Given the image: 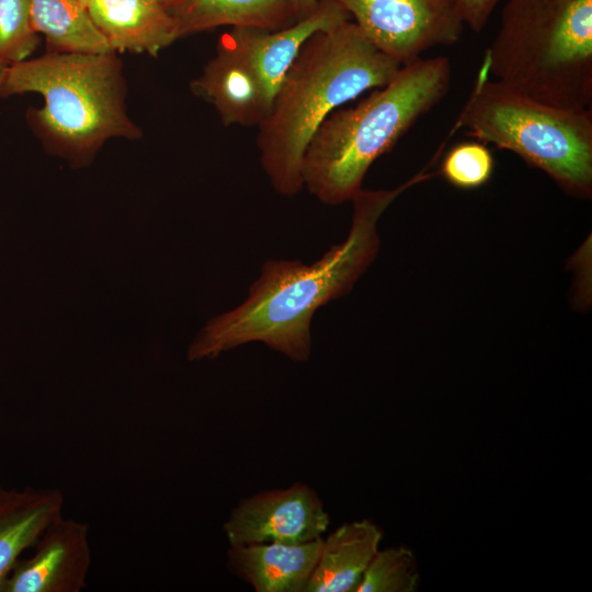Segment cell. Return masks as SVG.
Listing matches in <instances>:
<instances>
[{"label": "cell", "instance_id": "cell-1", "mask_svg": "<svg viewBox=\"0 0 592 592\" xmlns=\"http://www.w3.org/2000/svg\"><path fill=\"white\" fill-rule=\"evenodd\" d=\"M419 173L392 190L361 189L351 200L353 219L345 240L311 264L269 260L236 308L209 319L187 348L189 361L213 360L250 342H261L294 362L311 353V320L331 300L346 295L377 255V223L405 190L426 180Z\"/></svg>", "mask_w": 592, "mask_h": 592}, {"label": "cell", "instance_id": "cell-2", "mask_svg": "<svg viewBox=\"0 0 592 592\" xmlns=\"http://www.w3.org/2000/svg\"><path fill=\"white\" fill-rule=\"evenodd\" d=\"M400 67L352 20L312 34L258 126L260 162L272 187L287 197L299 193L303 156L320 124L344 103L385 86Z\"/></svg>", "mask_w": 592, "mask_h": 592}, {"label": "cell", "instance_id": "cell-3", "mask_svg": "<svg viewBox=\"0 0 592 592\" xmlns=\"http://www.w3.org/2000/svg\"><path fill=\"white\" fill-rule=\"evenodd\" d=\"M38 93L26 122L45 151L71 168L90 166L111 138L137 140L127 114V81L116 53H50L8 67L0 96Z\"/></svg>", "mask_w": 592, "mask_h": 592}, {"label": "cell", "instance_id": "cell-4", "mask_svg": "<svg viewBox=\"0 0 592 592\" xmlns=\"http://www.w3.org/2000/svg\"><path fill=\"white\" fill-rule=\"evenodd\" d=\"M451 77L446 56L418 58L355 106L333 111L305 149L303 189L327 205L351 201L375 160L446 95Z\"/></svg>", "mask_w": 592, "mask_h": 592}, {"label": "cell", "instance_id": "cell-5", "mask_svg": "<svg viewBox=\"0 0 592 592\" xmlns=\"http://www.w3.org/2000/svg\"><path fill=\"white\" fill-rule=\"evenodd\" d=\"M481 68L540 102L591 110L592 0H506Z\"/></svg>", "mask_w": 592, "mask_h": 592}, {"label": "cell", "instance_id": "cell-6", "mask_svg": "<svg viewBox=\"0 0 592 592\" xmlns=\"http://www.w3.org/2000/svg\"><path fill=\"white\" fill-rule=\"evenodd\" d=\"M456 126L483 144L514 152L568 194L591 197L592 110L540 102L489 79L481 68Z\"/></svg>", "mask_w": 592, "mask_h": 592}, {"label": "cell", "instance_id": "cell-7", "mask_svg": "<svg viewBox=\"0 0 592 592\" xmlns=\"http://www.w3.org/2000/svg\"><path fill=\"white\" fill-rule=\"evenodd\" d=\"M383 53L401 66L430 48L459 41L464 22L453 0H335Z\"/></svg>", "mask_w": 592, "mask_h": 592}, {"label": "cell", "instance_id": "cell-8", "mask_svg": "<svg viewBox=\"0 0 592 592\" xmlns=\"http://www.w3.org/2000/svg\"><path fill=\"white\" fill-rule=\"evenodd\" d=\"M329 514L316 491L296 482L240 500L223 528L229 546L303 544L321 538Z\"/></svg>", "mask_w": 592, "mask_h": 592}, {"label": "cell", "instance_id": "cell-9", "mask_svg": "<svg viewBox=\"0 0 592 592\" xmlns=\"http://www.w3.org/2000/svg\"><path fill=\"white\" fill-rule=\"evenodd\" d=\"M88 524L59 516L41 535L31 557L18 560L1 592H79L91 565Z\"/></svg>", "mask_w": 592, "mask_h": 592}, {"label": "cell", "instance_id": "cell-10", "mask_svg": "<svg viewBox=\"0 0 592 592\" xmlns=\"http://www.w3.org/2000/svg\"><path fill=\"white\" fill-rule=\"evenodd\" d=\"M190 88L214 106L225 126H259L274 100L229 32L220 36L215 55Z\"/></svg>", "mask_w": 592, "mask_h": 592}, {"label": "cell", "instance_id": "cell-11", "mask_svg": "<svg viewBox=\"0 0 592 592\" xmlns=\"http://www.w3.org/2000/svg\"><path fill=\"white\" fill-rule=\"evenodd\" d=\"M93 23L116 54L156 57L181 38L171 8L152 0H91Z\"/></svg>", "mask_w": 592, "mask_h": 592}, {"label": "cell", "instance_id": "cell-12", "mask_svg": "<svg viewBox=\"0 0 592 592\" xmlns=\"http://www.w3.org/2000/svg\"><path fill=\"white\" fill-rule=\"evenodd\" d=\"M321 543L229 546L227 568L257 592H306Z\"/></svg>", "mask_w": 592, "mask_h": 592}, {"label": "cell", "instance_id": "cell-13", "mask_svg": "<svg viewBox=\"0 0 592 592\" xmlns=\"http://www.w3.org/2000/svg\"><path fill=\"white\" fill-rule=\"evenodd\" d=\"M62 505L57 489L0 490V592L21 554L61 516Z\"/></svg>", "mask_w": 592, "mask_h": 592}, {"label": "cell", "instance_id": "cell-14", "mask_svg": "<svg viewBox=\"0 0 592 592\" xmlns=\"http://www.w3.org/2000/svg\"><path fill=\"white\" fill-rule=\"evenodd\" d=\"M383 533L368 520L344 523L326 538L306 592H355Z\"/></svg>", "mask_w": 592, "mask_h": 592}, {"label": "cell", "instance_id": "cell-15", "mask_svg": "<svg viewBox=\"0 0 592 592\" xmlns=\"http://www.w3.org/2000/svg\"><path fill=\"white\" fill-rule=\"evenodd\" d=\"M180 37L221 26L277 30L296 20L286 0H173Z\"/></svg>", "mask_w": 592, "mask_h": 592}, {"label": "cell", "instance_id": "cell-16", "mask_svg": "<svg viewBox=\"0 0 592 592\" xmlns=\"http://www.w3.org/2000/svg\"><path fill=\"white\" fill-rule=\"evenodd\" d=\"M34 30L50 53H113L82 0H29Z\"/></svg>", "mask_w": 592, "mask_h": 592}, {"label": "cell", "instance_id": "cell-17", "mask_svg": "<svg viewBox=\"0 0 592 592\" xmlns=\"http://www.w3.org/2000/svg\"><path fill=\"white\" fill-rule=\"evenodd\" d=\"M419 582L417 560L405 546L377 550L355 592H413Z\"/></svg>", "mask_w": 592, "mask_h": 592}, {"label": "cell", "instance_id": "cell-18", "mask_svg": "<svg viewBox=\"0 0 592 592\" xmlns=\"http://www.w3.org/2000/svg\"><path fill=\"white\" fill-rule=\"evenodd\" d=\"M38 44L29 0H0V62L10 66L26 60Z\"/></svg>", "mask_w": 592, "mask_h": 592}, {"label": "cell", "instance_id": "cell-19", "mask_svg": "<svg viewBox=\"0 0 592 592\" xmlns=\"http://www.w3.org/2000/svg\"><path fill=\"white\" fill-rule=\"evenodd\" d=\"M494 160L489 148L481 141H464L454 146L441 163L445 180L463 190L485 185L492 177Z\"/></svg>", "mask_w": 592, "mask_h": 592}, {"label": "cell", "instance_id": "cell-20", "mask_svg": "<svg viewBox=\"0 0 592 592\" xmlns=\"http://www.w3.org/2000/svg\"><path fill=\"white\" fill-rule=\"evenodd\" d=\"M464 24L480 32L501 0H453Z\"/></svg>", "mask_w": 592, "mask_h": 592}, {"label": "cell", "instance_id": "cell-21", "mask_svg": "<svg viewBox=\"0 0 592 592\" xmlns=\"http://www.w3.org/2000/svg\"><path fill=\"white\" fill-rule=\"evenodd\" d=\"M291 8L293 9L296 20H301L309 14H311L317 5L319 0H286Z\"/></svg>", "mask_w": 592, "mask_h": 592}, {"label": "cell", "instance_id": "cell-22", "mask_svg": "<svg viewBox=\"0 0 592 592\" xmlns=\"http://www.w3.org/2000/svg\"><path fill=\"white\" fill-rule=\"evenodd\" d=\"M8 67H9V65L0 62V89H1V86H2V83L4 81Z\"/></svg>", "mask_w": 592, "mask_h": 592}, {"label": "cell", "instance_id": "cell-23", "mask_svg": "<svg viewBox=\"0 0 592 592\" xmlns=\"http://www.w3.org/2000/svg\"><path fill=\"white\" fill-rule=\"evenodd\" d=\"M86 4H88L91 0H82ZM152 1H158V2H161V3H164L167 5H169L170 8L172 7V1L173 0H152ZM172 11V10H171Z\"/></svg>", "mask_w": 592, "mask_h": 592}]
</instances>
